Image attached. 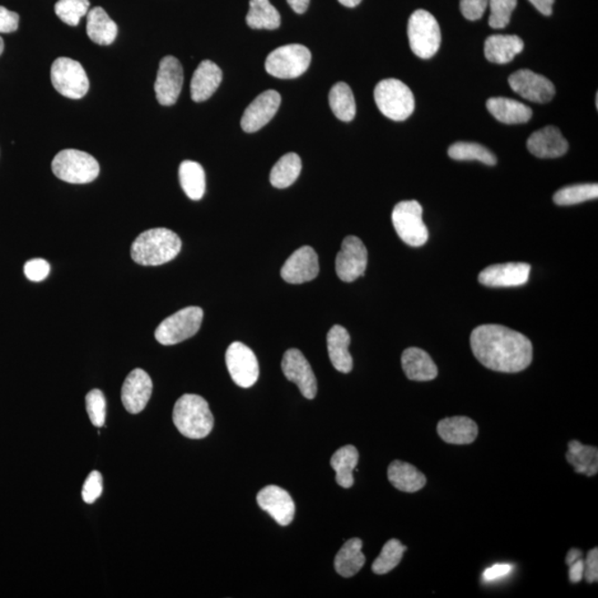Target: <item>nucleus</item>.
Returning a JSON list of instances; mask_svg holds the SVG:
<instances>
[{
  "mask_svg": "<svg viewBox=\"0 0 598 598\" xmlns=\"http://www.w3.org/2000/svg\"><path fill=\"white\" fill-rule=\"evenodd\" d=\"M472 352L484 367L499 372L525 371L534 359V346L526 336L501 325H481L472 331Z\"/></svg>",
  "mask_w": 598,
  "mask_h": 598,
  "instance_id": "f257e3e1",
  "label": "nucleus"
},
{
  "mask_svg": "<svg viewBox=\"0 0 598 598\" xmlns=\"http://www.w3.org/2000/svg\"><path fill=\"white\" fill-rule=\"evenodd\" d=\"M182 249L176 233L158 227L141 233L131 246V257L140 265L158 266L175 260Z\"/></svg>",
  "mask_w": 598,
  "mask_h": 598,
  "instance_id": "f03ea898",
  "label": "nucleus"
},
{
  "mask_svg": "<svg viewBox=\"0 0 598 598\" xmlns=\"http://www.w3.org/2000/svg\"><path fill=\"white\" fill-rule=\"evenodd\" d=\"M173 423L184 437L203 439L211 433L214 418L208 401L203 397L186 394L175 405Z\"/></svg>",
  "mask_w": 598,
  "mask_h": 598,
  "instance_id": "7ed1b4c3",
  "label": "nucleus"
},
{
  "mask_svg": "<svg viewBox=\"0 0 598 598\" xmlns=\"http://www.w3.org/2000/svg\"><path fill=\"white\" fill-rule=\"evenodd\" d=\"M53 172L58 179L72 184H86L99 175L100 166L90 154L68 149L55 157Z\"/></svg>",
  "mask_w": 598,
  "mask_h": 598,
  "instance_id": "20e7f679",
  "label": "nucleus"
},
{
  "mask_svg": "<svg viewBox=\"0 0 598 598\" xmlns=\"http://www.w3.org/2000/svg\"><path fill=\"white\" fill-rule=\"evenodd\" d=\"M378 109L388 119L405 121L414 111V97L410 88L398 79H385L375 88Z\"/></svg>",
  "mask_w": 598,
  "mask_h": 598,
  "instance_id": "39448f33",
  "label": "nucleus"
},
{
  "mask_svg": "<svg viewBox=\"0 0 598 598\" xmlns=\"http://www.w3.org/2000/svg\"><path fill=\"white\" fill-rule=\"evenodd\" d=\"M408 38L415 56L422 59L432 58L440 48V26L431 13L419 9L409 18Z\"/></svg>",
  "mask_w": 598,
  "mask_h": 598,
  "instance_id": "423d86ee",
  "label": "nucleus"
},
{
  "mask_svg": "<svg viewBox=\"0 0 598 598\" xmlns=\"http://www.w3.org/2000/svg\"><path fill=\"white\" fill-rule=\"evenodd\" d=\"M423 207L417 201H403L396 205L391 214L397 235L406 244L419 247L426 244L428 228L423 219Z\"/></svg>",
  "mask_w": 598,
  "mask_h": 598,
  "instance_id": "0eeeda50",
  "label": "nucleus"
},
{
  "mask_svg": "<svg viewBox=\"0 0 598 598\" xmlns=\"http://www.w3.org/2000/svg\"><path fill=\"white\" fill-rule=\"evenodd\" d=\"M202 308L190 306L167 317L158 326L156 339L165 346L176 345L193 337L203 321Z\"/></svg>",
  "mask_w": 598,
  "mask_h": 598,
  "instance_id": "6e6552de",
  "label": "nucleus"
},
{
  "mask_svg": "<svg viewBox=\"0 0 598 598\" xmlns=\"http://www.w3.org/2000/svg\"><path fill=\"white\" fill-rule=\"evenodd\" d=\"M312 54L305 46L293 44L279 47L266 58L265 69L270 76L279 79H295L307 72Z\"/></svg>",
  "mask_w": 598,
  "mask_h": 598,
  "instance_id": "1a4fd4ad",
  "label": "nucleus"
},
{
  "mask_svg": "<svg viewBox=\"0 0 598 598\" xmlns=\"http://www.w3.org/2000/svg\"><path fill=\"white\" fill-rule=\"evenodd\" d=\"M51 82L60 95L69 99H81L89 90L85 69L76 60L60 57L51 67Z\"/></svg>",
  "mask_w": 598,
  "mask_h": 598,
  "instance_id": "9d476101",
  "label": "nucleus"
},
{
  "mask_svg": "<svg viewBox=\"0 0 598 598\" xmlns=\"http://www.w3.org/2000/svg\"><path fill=\"white\" fill-rule=\"evenodd\" d=\"M368 264V252L361 238L347 236L336 257V273L346 283L363 277Z\"/></svg>",
  "mask_w": 598,
  "mask_h": 598,
  "instance_id": "9b49d317",
  "label": "nucleus"
},
{
  "mask_svg": "<svg viewBox=\"0 0 598 598\" xmlns=\"http://www.w3.org/2000/svg\"><path fill=\"white\" fill-rule=\"evenodd\" d=\"M226 361L228 372L237 386L251 388L256 384L260 366L253 350L243 343H233L226 350Z\"/></svg>",
  "mask_w": 598,
  "mask_h": 598,
  "instance_id": "f8f14e48",
  "label": "nucleus"
},
{
  "mask_svg": "<svg viewBox=\"0 0 598 598\" xmlns=\"http://www.w3.org/2000/svg\"><path fill=\"white\" fill-rule=\"evenodd\" d=\"M184 68L179 60L173 56L163 58L154 83L158 104L167 107L175 105L184 87Z\"/></svg>",
  "mask_w": 598,
  "mask_h": 598,
  "instance_id": "ddd939ff",
  "label": "nucleus"
},
{
  "mask_svg": "<svg viewBox=\"0 0 598 598\" xmlns=\"http://www.w3.org/2000/svg\"><path fill=\"white\" fill-rule=\"evenodd\" d=\"M512 90L535 104H546L553 99L555 87L548 78L529 69L517 70L508 77Z\"/></svg>",
  "mask_w": 598,
  "mask_h": 598,
  "instance_id": "4468645a",
  "label": "nucleus"
},
{
  "mask_svg": "<svg viewBox=\"0 0 598 598\" xmlns=\"http://www.w3.org/2000/svg\"><path fill=\"white\" fill-rule=\"evenodd\" d=\"M282 369L287 380L294 382L307 399H314L317 395V380L301 350L292 348L284 354Z\"/></svg>",
  "mask_w": 598,
  "mask_h": 598,
  "instance_id": "2eb2a0df",
  "label": "nucleus"
},
{
  "mask_svg": "<svg viewBox=\"0 0 598 598\" xmlns=\"http://www.w3.org/2000/svg\"><path fill=\"white\" fill-rule=\"evenodd\" d=\"M319 255L311 246L294 252L280 269V277L289 284H303L319 277Z\"/></svg>",
  "mask_w": 598,
  "mask_h": 598,
  "instance_id": "dca6fc26",
  "label": "nucleus"
},
{
  "mask_svg": "<svg viewBox=\"0 0 598 598\" xmlns=\"http://www.w3.org/2000/svg\"><path fill=\"white\" fill-rule=\"evenodd\" d=\"M282 98L278 91L268 90L261 93L246 107L242 116L241 127L247 133H253L268 124L277 115Z\"/></svg>",
  "mask_w": 598,
  "mask_h": 598,
  "instance_id": "f3484780",
  "label": "nucleus"
},
{
  "mask_svg": "<svg viewBox=\"0 0 598 598\" xmlns=\"http://www.w3.org/2000/svg\"><path fill=\"white\" fill-rule=\"evenodd\" d=\"M257 503L261 510L268 512L279 525H291L295 516V503L286 490L269 485L257 494Z\"/></svg>",
  "mask_w": 598,
  "mask_h": 598,
  "instance_id": "a211bd4d",
  "label": "nucleus"
},
{
  "mask_svg": "<svg viewBox=\"0 0 598 598\" xmlns=\"http://www.w3.org/2000/svg\"><path fill=\"white\" fill-rule=\"evenodd\" d=\"M153 384L151 378L142 369H134L125 378L121 399L125 410L132 414L141 413L151 398Z\"/></svg>",
  "mask_w": 598,
  "mask_h": 598,
  "instance_id": "6ab92c4d",
  "label": "nucleus"
},
{
  "mask_svg": "<svg viewBox=\"0 0 598 598\" xmlns=\"http://www.w3.org/2000/svg\"><path fill=\"white\" fill-rule=\"evenodd\" d=\"M531 266L526 263H507L489 266L479 274V282L488 287H517L527 283Z\"/></svg>",
  "mask_w": 598,
  "mask_h": 598,
  "instance_id": "aec40b11",
  "label": "nucleus"
},
{
  "mask_svg": "<svg viewBox=\"0 0 598 598\" xmlns=\"http://www.w3.org/2000/svg\"><path fill=\"white\" fill-rule=\"evenodd\" d=\"M527 149L537 158H555L568 152V142L560 129L549 125L531 134L527 140Z\"/></svg>",
  "mask_w": 598,
  "mask_h": 598,
  "instance_id": "412c9836",
  "label": "nucleus"
},
{
  "mask_svg": "<svg viewBox=\"0 0 598 598\" xmlns=\"http://www.w3.org/2000/svg\"><path fill=\"white\" fill-rule=\"evenodd\" d=\"M439 437L450 445H470L479 434L478 424L474 420L457 415V417L442 419L437 426Z\"/></svg>",
  "mask_w": 598,
  "mask_h": 598,
  "instance_id": "4be33fe9",
  "label": "nucleus"
},
{
  "mask_svg": "<svg viewBox=\"0 0 598 598\" xmlns=\"http://www.w3.org/2000/svg\"><path fill=\"white\" fill-rule=\"evenodd\" d=\"M222 70L211 60H204L199 64L191 81V98L195 102H203L213 96L221 85Z\"/></svg>",
  "mask_w": 598,
  "mask_h": 598,
  "instance_id": "5701e85b",
  "label": "nucleus"
},
{
  "mask_svg": "<svg viewBox=\"0 0 598 598\" xmlns=\"http://www.w3.org/2000/svg\"><path fill=\"white\" fill-rule=\"evenodd\" d=\"M401 363L406 378L414 381H430L436 380L438 367L432 358L424 350L411 347L406 349L401 356Z\"/></svg>",
  "mask_w": 598,
  "mask_h": 598,
  "instance_id": "b1692460",
  "label": "nucleus"
},
{
  "mask_svg": "<svg viewBox=\"0 0 598 598\" xmlns=\"http://www.w3.org/2000/svg\"><path fill=\"white\" fill-rule=\"evenodd\" d=\"M350 335L343 326L331 327L327 335V348L331 364L336 371L348 373L353 371L354 362L349 353Z\"/></svg>",
  "mask_w": 598,
  "mask_h": 598,
  "instance_id": "393cba45",
  "label": "nucleus"
},
{
  "mask_svg": "<svg viewBox=\"0 0 598 598\" xmlns=\"http://www.w3.org/2000/svg\"><path fill=\"white\" fill-rule=\"evenodd\" d=\"M525 49V43L516 35H493L484 44L485 58L490 63L506 64L511 63Z\"/></svg>",
  "mask_w": 598,
  "mask_h": 598,
  "instance_id": "a878e982",
  "label": "nucleus"
},
{
  "mask_svg": "<svg viewBox=\"0 0 598 598\" xmlns=\"http://www.w3.org/2000/svg\"><path fill=\"white\" fill-rule=\"evenodd\" d=\"M487 107L495 119L506 124H526L534 115L530 107L508 98H491L487 101Z\"/></svg>",
  "mask_w": 598,
  "mask_h": 598,
  "instance_id": "bb28decb",
  "label": "nucleus"
},
{
  "mask_svg": "<svg viewBox=\"0 0 598 598\" xmlns=\"http://www.w3.org/2000/svg\"><path fill=\"white\" fill-rule=\"evenodd\" d=\"M388 480L399 491L414 493L427 484L426 475L406 462L396 460L388 468Z\"/></svg>",
  "mask_w": 598,
  "mask_h": 598,
  "instance_id": "cd10ccee",
  "label": "nucleus"
},
{
  "mask_svg": "<svg viewBox=\"0 0 598 598\" xmlns=\"http://www.w3.org/2000/svg\"><path fill=\"white\" fill-rule=\"evenodd\" d=\"M87 34L93 43L109 46L118 36V26L104 8L95 7L87 13Z\"/></svg>",
  "mask_w": 598,
  "mask_h": 598,
  "instance_id": "c85d7f7f",
  "label": "nucleus"
},
{
  "mask_svg": "<svg viewBox=\"0 0 598 598\" xmlns=\"http://www.w3.org/2000/svg\"><path fill=\"white\" fill-rule=\"evenodd\" d=\"M363 541L352 539L343 545L335 558L336 572L343 577H352L361 571L366 563V558L363 553Z\"/></svg>",
  "mask_w": 598,
  "mask_h": 598,
  "instance_id": "c756f323",
  "label": "nucleus"
},
{
  "mask_svg": "<svg viewBox=\"0 0 598 598\" xmlns=\"http://www.w3.org/2000/svg\"><path fill=\"white\" fill-rule=\"evenodd\" d=\"M359 461V452L352 445L338 448L331 457L330 465L336 472V481L344 489L352 488L355 483L354 470Z\"/></svg>",
  "mask_w": 598,
  "mask_h": 598,
  "instance_id": "7c9ffc66",
  "label": "nucleus"
},
{
  "mask_svg": "<svg viewBox=\"0 0 598 598\" xmlns=\"http://www.w3.org/2000/svg\"><path fill=\"white\" fill-rule=\"evenodd\" d=\"M567 460L579 474L594 476L598 472V450L596 447L585 446L577 440L568 442Z\"/></svg>",
  "mask_w": 598,
  "mask_h": 598,
  "instance_id": "2f4dec72",
  "label": "nucleus"
},
{
  "mask_svg": "<svg viewBox=\"0 0 598 598\" xmlns=\"http://www.w3.org/2000/svg\"><path fill=\"white\" fill-rule=\"evenodd\" d=\"M179 177L182 189L188 198L199 201L203 198L207 182L202 166L194 161H184L179 169Z\"/></svg>",
  "mask_w": 598,
  "mask_h": 598,
  "instance_id": "473e14b6",
  "label": "nucleus"
},
{
  "mask_svg": "<svg viewBox=\"0 0 598 598\" xmlns=\"http://www.w3.org/2000/svg\"><path fill=\"white\" fill-rule=\"evenodd\" d=\"M246 22L253 30H274L280 26V15L269 0H250Z\"/></svg>",
  "mask_w": 598,
  "mask_h": 598,
  "instance_id": "72a5a7b5",
  "label": "nucleus"
},
{
  "mask_svg": "<svg viewBox=\"0 0 598 598\" xmlns=\"http://www.w3.org/2000/svg\"><path fill=\"white\" fill-rule=\"evenodd\" d=\"M302 171V160L296 153L285 154L270 171V184L277 189H286L294 184Z\"/></svg>",
  "mask_w": 598,
  "mask_h": 598,
  "instance_id": "f704fd0d",
  "label": "nucleus"
},
{
  "mask_svg": "<svg viewBox=\"0 0 598 598\" xmlns=\"http://www.w3.org/2000/svg\"><path fill=\"white\" fill-rule=\"evenodd\" d=\"M329 106L333 114L339 120L350 123L356 115V102H355L352 89L345 82H338L331 88L329 92Z\"/></svg>",
  "mask_w": 598,
  "mask_h": 598,
  "instance_id": "c9c22d12",
  "label": "nucleus"
},
{
  "mask_svg": "<svg viewBox=\"0 0 598 598\" xmlns=\"http://www.w3.org/2000/svg\"><path fill=\"white\" fill-rule=\"evenodd\" d=\"M448 157L457 161H480L488 166L497 165V157L478 143L457 142L448 148Z\"/></svg>",
  "mask_w": 598,
  "mask_h": 598,
  "instance_id": "e433bc0d",
  "label": "nucleus"
},
{
  "mask_svg": "<svg viewBox=\"0 0 598 598\" xmlns=\"http://www.w3.org/2000/svg\"><path fill=\"white\" fill-rule=\"evenodd\" d=\"M406 551V546L399 540L392 539L387 542L381 553L372 564V572L378 576H384L398 567Z\"/></svg>",
  "mask_w": 598,
  "mask_h": 598,
  "instance_id": "4c0bfd02",
  "label": "nucleus"
},
{
  "mask_svg": "<svg viewBox=\"0 0 598 598\" xmlns=\"http://www.w3.org/2000/svg\"><path fill=\"white\" fill-rule=\"evenodd\" d=\"M598 185L596 184H576L567 186L554 194V202L560 207H568L586 201L597 199Z\"/></svg>",
  "mask_w": 598,
  "mask_h": 598,
  "instance_id": "58836bf2",
  "label": "nucleus"
},
{
  "mask_svg": "<svg viewBox=\"0 0 598 598\" xmlns=\"http://www.w3.org/2000/svg\"><path fill=\"white\" fill-rule=\"evenodd\" d=\"M89 0H58L55 6L56 15L69 26H78L89 12Z\"/></svg>",
  "mask_w": 598,
  "mask_h": 598,
  "instance_id": "ea45409f",
  "label": "nucleus"
},
{
  "mask_svg": "<svg viewBox=\"0 0 598 598\" xmlns=\"http://www.w3.org/2000/svg\"><path fill=\"white\" fill-rule=\"evenodd\" d=\"M517 4V0H489L490 11H491L489 18L490 27L494 30L506 28L511 21Z\"/></svg>",
  "mask_w": 598,
  "mask_h": 598,
  "instance_id": "a19ab883",
  "label": "nucleus"
},
{
  "mask_svg": "<svg viewBox=\"0 0 598 598\" xmlns=\"http://www.w3.org/2000/svg\"><path fill=\"white\" fill-rule=\"evenodd\" d=\"M86 405L89 418L93 426H105L107 403L105 395L99 389H93L86 397Z\"/></svg>",
  "mask_w": 598,
  "mask_h": 598,
  "instance_id": "79ce46f5",
  "label": "nucleus"
},
{
  "mask_svg": "<svg viewBox=\"0 0 598 598\" xmlns=\"http://www.w3.org/2000/svg\"><path fill=\"white\" fill-rule=\"evenodd\" d=\"M102 491H104V484H102V475L100 472L92 471L88 475L85 484L82 488V500L88 504H92L99 499Z\"/></svg>",
  "mask_w": 598,
  "mask_h": 598,
  "instance_id": "37998d69",
  "label": "nucleus"
},
{
  "mask_svg": "<svg viewBox=\"0 0 598 598\" xmlns=\"http://www.w3.org/2000/svg\"><path fill=\"white\" fill-rule=\"evenodd\" d=\"M26 278L31 282H41L48 278L50 273V265L48 261L43 259H35L28 261L23 268Z\"/></svg>",
  "mask_w": 598,
  "mask_h": 598,
  "instance_id": "c03bdc74",
  "label": "nucleus"
},
{
  "mask_svg": "<svg viewBox=\"0 0 598 598\" xmlns=\"http://www.w3.org/2000/svg\"><path fill=\"white\" fill-rule=\"evenodd\" d=\"M489 0H460V11L466 20L474 21L483 18Z\"/></svg>",
  "mask_w": 598,
  "mask_h": 598,
  "instance_id": "a18cd8bd",
  "label": "nucleus"
},
{
  "mask_svg": "<svg viewBox=\"0 0 598 598\" xmlns=\"http://www.w3.org/2000/svg\"><path fill=\"white\" fill-rule=\"evenodd\" d=\"M18 26H20V15L0 6V34H11L18 30Z\"/></svg>",
  "mask_w": 598,
  "mask_h": 598,
  "instance_id": "49530a36",
  "label": "nucleus"
},
{
  "mask_svg": "<svg viewBox=\"0 0 598 598\" xmlns=\"http://www.w3.org/2000/svg\"><path fill=\"white\" fill-rule=\"evenodd\" d=\"M587 583H596L598 581V551L593 549L587 553L584 560V576Z\"/></svg>",
  "mask_w": 598,
  "mask_h": 598,
  "instance_id": "de8ad7c7",
  "label": "nucleus"
},
{
  "mask_svg": "<svg viewBox=\"0 0 598 598\" xmlns=\"http://www.w3.org/2000/svg\"><path fill=\"white\" fill-rule=\"evenodd\" d=\"M512 568L508 564H497L494 567L485 569L483 577L485 581L492 582L495 579H499L504 577H507L508 573L511 572Z\"/></svg>",
  "mask_w": 598,
  "mask_h": 598,
  "instance_id": "09e8293b",
  "label": "nucleus"
},
{
  "mask_svg": "<svg viewBox=\"0 0 598 598\" xmlns=\"http://www.w3.org/2000/svg\"><path fill=\"white\" fill-rule=\"evenodd\" d=\"M568 567H569V571H568L569 581H571L572 583L581 582L584 576L583 556L582 558L574 560V562L569 564Z\"/></svg>",
  "mask_w": 598,
  "mask_h": 598,
  "instance_id": "8fccbe9b",
  "label": "nucleus"
},
{
  "mask_svg": "<svg viewBox=\"0 0 598 598\" xmlns=\"http://www.w3.org/2000/svg\"><path fill=\"white\" fill-rule=\"evenodd\" d=\"M542 15L551 16L553 13L555 0H529Z\"/></svg>",
  "mask_w": 598,
  "mask_h": 598,
  "instance_id": "3c124183",
  "label": "nucleus"
},
{
  "mask_svg": "<svg viewBox=\"0 0 598 598\" xmlns=\"http://www.w3.org/2000/svg\"><path fill=\"white\" fill-rule=\"evenodd\" d=\"M311 0H287L289 6L296 13H303L310 6Z\"/></svg>",
  "mask_w": 598,
  "mask_h": 598,
  "instance_id": "603ef678",
  "label": "nucleus"
},
{
  "mask_svg": "<svg viewBox=\"0 0 598 598\" xmlns=\"http://www.w3.org/2000/svg\"><path fill=\"white\" fill-rule=\"evenodd\" d=\"M345 7L354 8L362 3V0H338Z\"/></svg>",
  "mask_w": 598,
  "mask_h": 598,
  "instance_id": "864d4df0",
  "label": "nucleus"
},
{
  "mask_svg": "<svg viewBox=\"0 0 598 598\" xmlns=\"http://www.w3.org/2000/svg\"><path fill=\"white\" fill-rule=\"evenodd\" d=\"M4 49V43L2 37H0V56L3 55Z\"/></svg>",
  "mask_w": 598,
  "mask_h": 598,
  "instance_id": "5fc2aeb1",
  "label": "nucleus"
}]
</instances>
